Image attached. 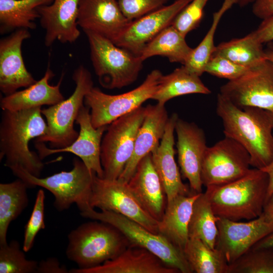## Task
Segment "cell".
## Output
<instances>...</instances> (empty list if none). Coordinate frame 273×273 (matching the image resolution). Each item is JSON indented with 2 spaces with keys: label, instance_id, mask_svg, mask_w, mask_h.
Listing matches in <instances>:
<instances>
[{
  "label": "cell",
  "instance_id": "1",
  "mask_svg": "<svg viewBox=\"0 0 273 273\" xmlns=\"http://www.w3.org/2000/svg\"><path fill=\"white\" fill-rule=\"evenodd\" d=\"M216 111L223 133L248 152L251 166L261 169L273 160V123L270 111L256 107L240 108L219 93Z\"/></svg>",
  "mask_w": 273,
  "mask_h": 273
},
{
  "label": "cell",
  "instance_id": "2",
  "mask_svg": "<svg viewBox=\"0 0 273 273\" xmlns=\"http://www.w3.org/2000/svg\"><path fill=\"white\" fill-rule=\"evenodd\" d=\"M41 109L3 110L0 123V160L5 158L8 168L19 165L38 177L44 165L38 153L30 150L29 143L47 133Z\"/></svg>",
  "mask_w": 273,
  "mask_h": 273
},
{
  "label": "cell",
  "instance_id": "3",
  "mask_svg": "<svg viewBox=\"0 0 273 273\" xmlns=\"http://www.w3.org/2000/svg\"><path fill=\"white\" fill-rule=\"evenodd\" d=\"M268 182L265 171L253 168L236 180L207 187L204 193L218 217L233 221L252 220L263 212Z\"/></svg>",
  "mask_w": 273,
  "mask_h": 273
},
{
  "label": "cell",
  "instance_id": "4",
  "mask_svg": "<svg viewBox=\"0 0 273 273\" xmlns=\"http://www.w3.org/2000/svg\"><path fill=\"white\" fill-rule=\"evenodd\" d=\"M67 258L78 269L101 265L130 246L125 237L112 225L100 220L83 223L68 235Z\"/></svg>",
  "mask_w": 273,
  "mask_h": 273
},
{
  "label": "cell",
  "instance_id": "5",
  "mask_svg": "<svg viewBox=\"0 0 273 273\" xmlns=\"http://www.w3.org/2000/svg\"><path fill=\"white\" fill-rule=\"evenodd\" d=\"M9 168L29 188L39 186L50 191L54 196V206L58 211L69 209L74 203L80 212L91 208L89 198L95 173L90 171L79 158L73 159L71 170L62 171L43 178L33 175L19 165Z\"/></svg>",
  "mask_w": 273,
  "mask_h": 273
},
{
  "label": "cell",
  "instance_id": "6",
  "mask_svg": "<svg viewBox=\"0 0 273 273\" xmlns=\"http://www.w3.org/2000/svg\"><path fill=\"white\" fill-rule=\"evenodd\" d=\"M84 32L89 45L90 60L102 86L110 89L121 88L136 80L144 62L139 56L99 34Z\"/></svg>",
  "mask_w": 273,
  "mask_h": 273
},
{
  "label": "cell",
  "instance_id": "7",
  "mask_svg": "<svg viewBox=\"0 0 273 273\" xmlns=\"http://www.w3.org/2000/svg\"><path fill=\"white\" fill-rule=\"evenodd\" d=\"M72 79L76 86L67 99L48 108L41 109L47 120V133L35 139V143H49L50 148L62 149L71 145L79 134L74 123L86 95L94 87L90 72L83 65L74 71Z\"/></svg>",
  "mask_w": 273,
  "mask_h": 273
},
{
  "label": "cell",
  "instance_id": "8",
  "mask_svg": "<svg viewBox=\"0 0 273 273\" xmlns=\"http://www.w3.org/2000/svg\"><path fill=\"white\" fill-rule=\"evenodd\" d=\"M80 214L85 218L112 225L125 237L130 246L147 249L179 272H193L183 251L161 234L153 233L138 222L116 212H98L88 208Z\"/></svg>",
  "mask_w": 273,
  "mask_h": 273
},
{
  "label": "cell",
  "instance_id": "9",
  "mask_svg": "<svg viewBox=\"0 0 273 273\" xmlns=\"http://www.w3.org/2000/svg\"><path fill=\"white\" fill-rule=\"evenodd\" d=\"M146 113L142 106L107 125L102 138L101 162L103 177L117 179L130 160Z\"/></svg>",
  "mask_w": 273,
  "mask_h": 273
},
{
  "label": "cell",
  "instance_id": "10",
  "mask_svg": "<svg viewBox=\"0 0 273 273\" xmlns=\"http://www.w3.org/2000/svg\"><path fill=\"white\" fill-rule=\"evenodd\" d=\"M162 74L158 69L149 73L142 83L134 89L119 95H109L93 87L86 95L84 103L90 109L91 122L95 128L111 122L152 99Z\"/></svg>",
  "mask_w": 273,
  "mask_h": 273
},
{
  "label": "cell",
  "instance_id": "11",
  "mask_svg": "<svg viewBox=\"0 0 273 273\" xmlns=\"http://www.w3.org/2000/svg\"><path fill=\"white\" fill-rule=\"evenodd\" d=\"M250 157L234 140L225 136L208 147L204 155L201 178L203 186L221 185L240 178L250 171Z\"/></svg>",
  "mask_w": 273,
  "mask_h": 273
},
{
  "label": "cell",
  "instance_id": "12",
  "mask_svg": "<svg viewBox=\"0 0 273 273\" xmlns=\"http://www.w3.org/2000/svg\"><path fill=\"white\" fill-rule=\"evenodd\" d=\"M91 208L121 214L142 224L150 231L159 234V221L143 208L130 191L127 183L118 179H108L93 175L89 198Z\"/></svg>",
  "mask_w": 273,
  "mask_h": 273
},
{
  "label": "cell",
  "instance_id": "13",
  "mask_svg": "<svg viewBox=\"0 0 273 273\" xmlns=\"http://www.w3.org/2000/svg\"><path fill=\"white\" fill-rule=\"evenodd\" d=\"M237 106L273 111V63L267 60L229 80L219 93Z\"/></svg>",
  "mask_w": 273,
  "mask_h": 273
},
{
  "label": "cell",
  "instance_id": "14",
  "mask_svg": "<svg viewBox=\"0 0 273 273\" xmlns=\"http://www.w3.org/2000/svg\"><path fill=\"white\" fill-rule=\"evenodd\" d=\"M215 248L229 264L237 260L258 242L273 232V222L267 221L262 213L248 222H238L219 217Z\"/></svg>",
  "mask_w": 273,
  "mask_h": 273
},
{
  "label": "cell",
  "instance_id": "15",
  "mask_svg": "<svg viewBox=\"0 0 273 273\" xmlns=\"http://www.w3.org/2000/svg\"><path fill=\"white\" fill-rule=\"evenodd\" d=\"M79 126V134L69 146L62 149L48 148L43 143H35L37 153L43 160L53 154L71 153L76 155L87 168L100 177H103L104 171L101 162V147L103 136L107 125L95 128L91 122L90 109L83 105L75 120Z\"/></svg>",
  "mask_w": 273,
  "mask_h": 273
},
{
  "label": "cell",
  "instance_id": "16",
  "mask_svg": "<svg viewBox=\"0 0 273 273\" xmlns=\"http://www.w3.org/2000/svg\"><path fill=\"white\" fill-rule=\"evenodd\" d=\"M175 131L178 162L182 176L188 180L191 190L201 193L203 186L202 164L208 147L204 131L195 123L179 117L175 123Z\"/></svg>",
  "mask_w": 273,
  "mask_h": 273
},
{
  "label": "cell",
  "instance_id": "17",
  "mask_svg": "<svg viewBox=\"0 0 273 273\" xmlns=\"http://www.w3.org/2000/svg\"><path fill=\"white\" fill-rule=\"evenodd\" d=\"M193 0H175L172 4L131 21L114 42L140 56L145 46L166 27Z\"/></svg>",
  "mask_w": 273,
  "mask_h": 273
},
{
  "label": "cell",
  "instance_id": "18",
  "mask_svg": "<svg viewBox=\"0 0 273 273\" xmlns=\"http://www.w3.org/2000/svg\"><path fill=\"white\" fill-rule=\"evenodd\" d=\"M27 29H19L0 40V90L5 96L36 80L27 70L22 54L23 41L31 34Z\"/></svg>",
  "mask_w": 273,
  "mask_h": 273
},
{
  "label": "cell",
  "instance_id": "19",
  "mask_svg": "<svg viewBox=\"0 0 273 273\" xmlns=\"http://www.w3.org/2000/svg\"><path fill=\"white\" fill-rule=\"evenodd\" d=\"M130 22L117 0L79 1L77 24L84 32L97 33L114 43Z\"/></svg>",
  "mask_w": 273,
  "mask_h": 273
},
{
  "label": "cell",
  "instance_id": "20",
  "mask_svg": "<svg viewBox=\"0 0 273 273\" xmlns=\"http://www.w3.org/2000/svg\"><path fill=\"white\" fill-rule=\"evenodd\" d=\"M79 1L54 0L50 5L37 8L40 23L46 32V46H52L56 40L72 43L79 37L77 24Z\"/></svg>",
  "mask_w": 273,
  "mask_h": 273
},
{
  "label": "cell",
  "instance_id": "21",
  "mask_svg": "<svg viewBox=\"0 0 273 273\" xmlns=\"http://www.w3.org/2000/svg\"><path fill=\"white\" fill-rule=\"evenodd\" d=\"M178 118L176 113L169 117L159 145L151 152L152 160L162 184L167 202L178 195H188L193 192L182 181L174 158V132Z\"/></svg>",
  "mask_w": 273,
  "mask_h": 273
},
{
  "label": "cell",
  "instance_id": "22",
  "mask_svg": "<svg viewBox=\"0 0 273 273\" xmlns=\"http://www.w3.org/2000/svg\"><path fill=\"white\" fill-rule=\"evenodd\" d=\"M127 184L132 194L146 211L159 222L166 209L167 198L153 165L151 153L140 161Z\"/></svg>",
  "mask_w": 273,
  "mask_h": 273
},
{
  "label": "cell",
  "instance_id": "23",
  "mask_svg": "<svg viewBox=\"0 0 273 273\" xmlns=\"http://www.w3.org/2000/svg\"><path fill=\"white\" fill-rule=\"evenodd\" d=\"M169 117L164 104L157 103L146 107L145 117L136 135L132 155L118 179L128 183L140 161L158 146Z\"/></svg>",
  "mask_w": 273,
  "mask_h": 273
},
{
  "label": "cell",
  "instance_id": "24",
  "mask_svg": "<svg viewBox=\"0 0 273 273\" xmlns=\"http://www.w3.org/2000/svg\"><path fill=\"white\" fill-rule=\"evenodd\" d=\"M179 271L165 263L146 249L129 246L113 259L86 269L73 268L71 273H176Z\"/></svg>",
  "mask_w": 273,
  "mask_h": 273
},
{
  "label": "cell",
  "instance_id": "25",
  "mask_svg": "<svg viewBox=\"0 0 273 273\" xmlns=\"http://www.w3.org/2000/svg\"><path fill=\"white\" fill-rule=\"evenodd\" d=\"M54 73L48 66L43 76L25 89L5 96L1 101L2 110L19 111L43 105H54L65 99L60 90L63 74L56 85H50L49 81Z\"/></svg>",
  "mask_w": 273,
  "mask_h": 273
},
{
  "label": "cell",
  "instance_id": "26",
  "mask_svg": "<svg viewBox=\"0 0 273 273\" xmlns=\"http://www.w3.org/2000/svg\"><path fill=\"white\" fill-rule=\"evenodd\" d=\"M200 194L193 191L189 195H178L167 202L164 215L159 222V234L182 251L189 239V225L193 204Z\"/></svg>",
  "mask_w": 273,
  "mask_h": 273
},
{
  "label": "cell",
  "instance_id": "27",
  "mask_svg": "<svg viewBox=\"0 0 273 273\" xmlns=\"http://www.w3.org/2000/svg\"><path fill=\"white\" fill-rule=\"evenodd\" d=\"M54 0H0V32L5 34L19 29H34V21L40 18L37 8Z\"/></svg>",
  "mask_w": 273,
  "mask_h": 273
},
{
  "label": "cell",
  "instance_id": "28",
  "mask_svg": "<svg viewBox=\"0 0 273 273\" xmlns=\"http://www.w3.org/2000/svg\"><path fill=\"white\" fill-rule=\"evenodd\" d=\"M211 93L200 76L190 72L182 65L168 74L162 75L152 99L165 105L175 97L192 94L209 95Z\"/></svg>",
  "mask_w": 273,
  "mask_h": 273
},
{
  "label": "cell",
  "instance_id": "29",
  "mask_svg": "<svg viewBox=\"0 0 273 273\" xmlns=\"http://www.w3.org/2000/svg\"><path fill=\"white\" fill-rule=\"evenodd\" d=\"M185 37L170 25L149 41L139 56L144 61L151 57L161 56L167 58L170 62L184 65L193 49L188 46Z\"/></svg>",
  "mask_w": 273,
  "mask_h": 273
},
{
  "label": "cell",
  "instance_id": "30",
  "mask_svg": "<svg viewBox=\"0 0 273 273\" xmlns=\"http://www.w3.org/2000/svg\"><path fill=\"white\" fill-rule=\"evenodd\" d=\"M28 185L21 179L0 184V245L8 243V229L27 207Z\"/></svg>",
  "mask_w": 273,
  "mask_h": 273
},
{
  "label": "cell",
  "instance_id": "31",
  "mask_svg": "<svg viewBox=\"0 0 273 273\" xmlns=\"http://www.w3.org/2000/svg\"><path fill=\"white\" fill-rule=\"evenodd\" d=\"M222 57L248 68L254 67L264 60L265 51L253 31L247 35L215 46L212 54Z\"/></svg>",
  "mask_w": 273,
  "mask_h": 273
},
{
  "label": "cell",
  "instance_id": "32",
  "mask_svg": "<svg viewBox=\"0 0 273 273\" xmlns=\"http://www.w3.org/2000/svg\"><path fill=\"white\" fill-rule=\"evenodd\" d=\"M183 252L193 272L228 273L229 264L222 254L199 239L189 238Z\"/></svg>",
  "mask_w": 273,
  "mask_h": 273
},
{
  "label": "cell",
  "instance_id": "33",
  "mask_svg": "<svg viewBox=\"0 0 273 273\" xmlns=\"http://www.w3.org/2000/svg\"><path fill=\"white\" fill-rule=\"evenodd\" d=\"M219 217L213 211L205 193H201L195 200L189 225V238L198 239L208 247L214 249L218 234Z\"/></svg>",
  "mask_w": 273,
  "mask_h": 273
},
{
  "label": "cell",
  "instance_id": "34",
  "mask_svg": "<svg viewBox=\"0 0 273 273\" xmlns=\"http://www.w3.org/2000/svg\"><path fill=\"white\" fill-rule=\"evenodd\" d=\"M238 0H224L221 7L213 14L210 28L205 36L193 51L186 63L183 65L190 72L201 76L210 59L215 46L214 37L216 28L224 14L231 9Z\"/></svg>",
  "mask_w": 273,
  "mask_h": 273
},
{
  "label": "cell",
  "instance_id": "35",
  "mask_svg": "<svg viewBox=\"0 0 273 273\" xmlns=\"http://www.w3.org/2000/svg\"><path fill=\"white\" fill-rule=\"evenodd\" d=\"M228 273H273V247L251 248L229 264Z\"/></svg>",
  "mask_w": 273,
  "mask_h": 273
},
{
  "label": "cell",
  "instance_id": "36",
  "mask_svg": "<svg viewBox=\"0 0 273 273\" xmlns=\"http://www.w3.org/2000/svg\"><path fill=\"white\" fill-rule=\"evenodd\" d=\"M19 243L12 240L0 245V273H35L38 262L26 258Z\"/></svg>",
  "mask_w": 273,
  "mask_h": 273
},
{
  "label": "cell",
  "instance_id": "37",
  "mask_svg": "<svg viewBox=\"0 0 273 273\" xmlns=\"http://www.w3.org/2000/svg\"><path fill=\"white\" fill-rule=\"evenodd\" d=\"M209 0H193L175 17L171 23L183 35L197 28L203 16L204 9Z\"/></svg>",
  "mask_w": 273,
  "mask_h": 273
},
{
  "label": "cell",
  "instance_id": "38",
  "mask_svg": "<svg viewBox=\"0 0 273 273\" xmlns=\"http://www.w3.org/2000/svg\"><path fill=\"white\" fill-rule=\"evenodd\" d=\"M45 194L40 189L37 193L30 218L25 227L23 250L27 252L33 246L38 233L46 228L44 221Z\"/></svg>",
  "mask_w": 273,
  "mask_h": 273
},
{
  "label": "cell",
  "instance_id": "39",
  "mask_svg": "<svg viewBox=\"0 0 273 273\" xmlns=\"http://www.w3.org/2000/svg\"><path fill=\"white\" fill-rule=\"evenodd\" d=\"M249 69L222 57L212 55L206 65L204 72L232 80L240 77Z\"/></svg>",
  "mask_w": 273,
  "mask_h": 273
},
{
  "label": "cell",
  "instance_id": "40",
  "mask_svg": "<svg viewBox=\"0 0 273 273\" xmlns=\"http://www.w3.org/2000/svg\"><path fill=\"white\" fill-rule=\"evenodd\" d=\"M170 0H117L124 16L130 21L165 6Z\"/></svg>",
  "mask_w": 273,
  "mask_h": 273
},
{
  "label": "cell",
  "instance_id": "41",
  "mask_svg": "<svg viewBox=\"0 0 273 273\" xmlns=\"http://www.w3.org/2000/svg\"><path fill=\"white\" fill-rule=\"evenodd\" d=\"M253 32L262 44L273 41V15L262 20L258 28Z\"/></svg>",
  "mask_w": 273,
  "mask_h": 273
},
{
  "label": "cell",
  "instance_id": "42",
  "mask_svg": "<svg viewBox=\"0 0 273 273\" xmlns=\"http://www.w3.org/2000/svg\"><path fill=\"white\" fill-rule=\"evenodd\" d=\"M37 273H68L69 270L55 257L41 260L38 263Z\"/></svg>",
  "mask_w": 273,
  "mask_h": 273
},
{
  "label": "cell",
  "instance_id": "43",
  "mask_svg": "<svg viewBox=\"0 0 273 273\" xmlns=\"http://www.w3.org/2000/svg\"><path fill=\"white\" fill-rule=\"evenodd\" d=\"M252 12L257 17L264 19L273 15V0H255Z\"/></svg>",
  "mask_w": 273,
  "mask_h": 273
},
{
  "label": "cell",
  "instance_id": "44",
  "mask_svg": "<svg viewBox=\"0 0 273 273\" xmlns=\"http://www.w3.org/2000/svg\"><path fill=\"white\" fill-rule=\"evenodd\" d=\"M262 214L267 221L273 222V194L266 200Z\"/></svg>",
  "mask_w": 273,
  "mask_h": 273
},
{
  "label": "cell",
  "instance_id": "45",
  "mask_svg": "<svg viewBox=\"0 0 273 273\" xmlns=\"http://www.w3.org/2000/svg\"><path fill=\"white\" fill-rule=\"evenodd\" d=\"M261 170L265 171L268 174L269 178L267 195V199L273 194V160L269 164L261 169Z\"/></svg>",
  "mask_w": 273,
  "mask_h": 273
},
{
  "label": "cell",
  "instance_id": "46",
  "mask_svg": "<svg viewBox=\"0 0 273 273\" xmlns=\"http://www.w3.org/2000/svg\"><path fill=\"white\" fill-rule=\"evenodd\" d=\"M273 247V232L258 242L252 248Z\"/></svg>",
  "mask_w": 273,
  "mask_h": 273
},
{
  "label": "cell",
  "instance_id": "47",
  "mask_svg": "<svg viewBox=\"0 0 273 273\" xmlns=\"http://www.w3.org/2000/svg\"><path fill=\"white\" fill-rule=\"evenodd\" d=\"M265 58L273 63V50L265 51Z\"/></svg>",
  "mask_w": 273,
  "mask_h": 273
},
{
  "label": "cell",
  "instance_id": "48",
  "mask_svg": "<svg viewBox=\"0 0 273 273\" xmlns=\"http://www.w3.org/2000/svg\"><path fill=\"white\" fill-rule=\"evenodd\" d=\"M255 0H238L237 4H239V6L243 7L247 5L251 2H254Z\"/></svg>",
  "mask_w": 273,
  "mask_h": 273
},
{
  "label": "cell",
  "instance_id": "49",
  "mask_svg": "<svg viewBox=\"0 0 273 273\" xmlns=\"http://www.w3.org/2000/svg\"><path fill=\"white\" fill-rule=\"evenodd\" d=\"M270 115H271L272 121V123H273V111L272 112H270Z\"/></svg>",
  "mask_w": 273,
  "mask_h": 273
}]
</instances>
